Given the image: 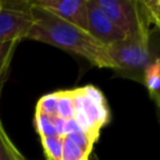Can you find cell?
I'll list each match as a JSON object with an SVG mask.
<instances>
[{
	"label": "cell",
	"mask_w": 160,
	"mask_h": 160,
	"mask_svg": "<svg viewBox=\"0 0 160 160\" xmlns=\"http://www.w3.org/2000/svg\"><path fill=\"white\" fill-rule=\"evenodd\" d=\"M30 6L34 22L26 39L45 42L80 55L95 66L115 70V65L108 54L106 46L95 40L88 31L58 18L48 10L32 5Z\"/></svg>",
	"instance_id": "obj_1"
},
{
	"label": "cell",
	"mask_w": 160,
	"mask_h": 160,
	"mask_svg": "<svg viewBox=\"0 0 160 160\" xmlns=\"http://www.w3.org/2000/svg\"><path fill=\"white\" fill-rule=\"evenodd\" d=\"M75 111L72 119L89 135L98 140L100 129L108 124L110 111L104 94L92 85L72 89Z\"/></svg>",
	"instance_id": "obj_2"
},
{
	"label": "cell",
	"mask_w": 160,
	"mask_h": 160,
	"mask_svg": "<svg viewBox=\"0 0 160 160\" xmlns=\"http://www.w3.org/2000/svg\"><path fill=\"white\" fill-rule=\"evenodd\" d=\"M126 38H150V20L140 0H94Z\"/></svg>",
	"instance_id": "obj_3"
},
{
	"label": "cell",
	"mask_w": 160,
	"mask_h": 160,
	"mask_svg": "<svg viewBox=\"0 0 160 160\" xmlns=\"http://www.w3.org/2000/svg\"><path fill=\"white\" fill-rule=\"evenodd\" d=\"M106 49L115 65L114 71L129 72V76L142 81L144 70L151 61L150 38H126Z\"/></svg>",
	"instance_id": "obj_4"
},
{
	"label": "cell",
	"mask_w": 160,
	"mask_h": 160,
	"mask_svg": "<svg viewBox=\"0 0 160 160\" xmlns=\"http://www.w3.org/2000/svg\"><path fill=\"white\" fill-rule=\"evenodd\" d=\"M34 18L28 1L8 4L2 1L0 8V44L19 42L26 39Z\"/></svg>",
	"instance_id": "obj_5"
},
{
	"label": "cell",
	"mask_w": 160,
	"mask_h": 160,
	"mask_svg": "<svg viewBox=\"0 0 160 160\" xmlns=\"http://www.w3.org/2000/svg\"><path fill=\"white\" fill-rule=\"evenodd\" d=\"M88 9V32L99 42L109 46L126 39L125 34L106 16L94 0H86Z\"/></svg>",
	"instance_id": "obj_6"
},
{
	"label": "cell",
	"mask_w": 160,
	"mask_h": 160,
	"mask_svg": "<svg viewBox=\"0 0 160 160\" xmlns=\"http://www.w3.org/2000/svg\"><path fill=\"white\" fill-rule=\"evenodd\" d=\"M29 4L48 10L58 18L88 31L86 0H32Z\"/></svg>",
	"instance_id": "obj_7"
},
{
	"label": "cell",
	"mask_w": 160,
	"mask_h": 160,
	"mask_svg": "<svg viewBox=\"0 0 160 160\" xmlns=\"http://www.w3.org/2000/svg\"><path fill=\"white\" fill-rule=\"evenodd\" d=\"M142 82L146 85L151 96L160 90V58H156L149 62L142 74Z\"/></svg>",
	"instance_id": "obj_8"
},
{
	"label": "cell",
	"mask_w": 160,
	"mask_h": 160,
	"mask_svg": "<svg viewBox=\"0 0 160 160\" xmlns=\"http://www.w3.org/2000/svg\"><path fill=\"white\" fill-rule=\"evenodd\" d=\"M0 160H25L6 134L0 121Z\"/></svg>",
	"instance_id": "obj_9"
},
{
	"label": "cell",
	"mask_w": 160,
	"mask_h": 160,
	"mask_svg": "<svg viewBox=\"0 0 160 160\" xmlns=\"http://www.w3.org/2000/svg\"><path fill=\"white\" fill-rule=\"evenodd\" d=\"M75 111L74 98L71 90L58 91V116L65 120L72 119Z\"/></svg>",
	"instance_id": "obj_10"
},
{
	"label": "cell",
	"mask_w": 160,
	"mask_h": 160,
	"mask_svg": "<svg viewBox=\"0 0 160 160\" xmlns=\"http://www.w3.org/2000/svg\"><path fill=\"white\" fill-rule=\"evenodd\" d=\"M42 149L46 156V160H60L62 154V145H64V136H50L41 139Z\"/></svg>",
	"instance_id": "obj_11"
},
{
	"label": "cell",
	"mask_w": 160,
	"mask_h": 160,
	"mask_svg": "<svg viewBox=\"0 0 160 160\" xmlns=\"http://www.w3.org/2000/svg\"><path fill=\"white\" fill-rule=\"evenodd\" d=\"M90 155H91L90 151H86L85 149L75 144L71 139L64 136L62 154L60 160H89Z\"/></svg>",
	"instance_id": "obj_12"
},
{
	"label": "cell",
	"mask_w": 160,
	"mask_h": 160,
	"mask_svg": "<svg viewBox=\"0 0 160 160\" xmlns=\"http://www.w3.org/2000/svg\"><path fill=\"white\" fill-rule=\"evenodd\" d=\"M36 111L50 118L58 116V91L41 96L36 104Z\"/></svg>",
	"instance_id": "obj_13"
},
{
	"label": "cell",
	"mask_w": 160,
	"mask_h": 160,
	"mask_svg": "<svg viewBox=\"0 0 160 160\" xmlns=\"http://www.w3.org/2000/svg\"><path fill=\"white\" fill-rule=\"evenodd\" d=\"M35 128H36V131L41 139L58 135L56 130L52 125L51 118L42 114V112H39L36 110H35Z\"/></svg>",
	"instance_id": "obj_14"
},
{
	"label": "cell",
	"mask_w": 160,
	"mask_h": 160,
	"mask_svg": "<svg viewBox=\"0 0 160 160\" xmlns=\"http://www.w3.org/2000/svg\"><path fill=\"white\" fill-rule=\"evenodd\" d=\"M16 44L18 42L0 44V79L5 78V74L8 71V68L12 58L14 50L16 48Z\"/></svg>",
	"instance_id": "obj_15"
},
{
	"label": "cell",
	"mask_w": 160,
	"mask_h": 160,
	"mask_svg": "<svg viewBox=\"0 0 160 160\" xmlns=\"http://www.w3.org/2000/svg\"><path fill=\"white\" fill-rule=\"evenodd\" d=\"M142 4L150 24H154L160 29V0H144Z\"/></svg>",
	"instance_id": "obj_16"
},
{
	"label": "cell",
	"mask_w": 160,
	"mask_h": 160,
	"mask_svg": "<svg viewBox=\"0 0 160 160\" xmlns=\"http://www.w3.org/2000/svg\"><path fill=\"white\" fill-rule=\"evenodd\" d=\"M152 99H154V100L158 102V105H160V90H159V91H158V92H156V94L152 96Z\"/></svg>",
	"instance_id": "obj_17"
},
{
	"label": "cell",
	"mask_w": 160,
	"mask_h": 160,
	"mask_svg": "<svg viewBox=\"0 0 160 160\" xmlns=\"http://www.w3.org/2000/svg\"><path fill=\"white\" fill-rule=\"evenodd\" d=\"M89 160H99V158H98V155H95V154H92V152H91V155H90Z\"/></svg>",
	"instance_id": "obj_18"
},
{
	"label": "cell",
	"mask_w": 160,
	"mask_h": 160,
	"mask_svg": "<svg viewBox=\"0 0 160 160\" xmlns=\"http://www.w3.org/2000/svg\"><path fill=\"white\" fill-rule=\"evenodd\" d=\"M158 116H159V121H160V105H158Z\"/></svg>",
	"instance_id": "obj_19"
},
{
	"label": "cell",
	"mask_w": 160,
	"mask_h": 160,
	"mask_svg": "<svg viewBox=\"0 0 160 160\" xmlns=\"http://www.w3.org/2000/svg\"><path fill=\"white\" fill-rule=\"evenodd\" d=\"M2 81H4V78H2V79H0V88H1V84H2Z\"/></svg>",
	"instance_id": "obj_20"
},
{
	"label": "cell",
	"mask_w": 160,
	"mask_h": 160,
	"mask_svg": "<svg viewBox=\"0 0 160 160\" xmlns=\"http://www.w3.org/2000/svg\"><path fill=\"white\" fill-rule=\"evenodd\" d=\"M1 5H2V1H1V0H0V8H1Z\"/></svg>",
	"instance_id": "obj_21"
}]
</instances>
